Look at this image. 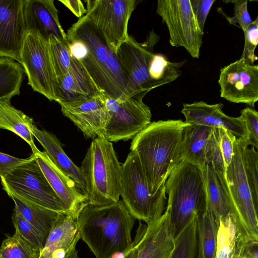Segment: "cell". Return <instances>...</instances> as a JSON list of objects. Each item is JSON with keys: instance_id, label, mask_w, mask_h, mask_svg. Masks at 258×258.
<instances>
[{"instance_id": "1", "label": "cell", "mask_w": 258, "mask_h": 258, "mask_svg": "<svg viewBox=\"0 0 258 258\" xmlns=\"http://www.w3.org/2000/svg\"><path fill=\"white\" fill-rule=\"evenodd\" d=\"M188 124L181 119L153 121L133 139L131 151L136 153L152 194L165 186L182 160L183 130Z\"/></svg>"}, {"instance_id": "2", "label": "cell", "mask_w": 258, "mask_h": 258, "mask_svg": "<svg viewBox=\"0 0 258 258\" xmlns=\"http://www.w3.org/2000/svg\"><path fill=\"white\" fill-rule=\"evenodd\" d=\"M135 220L122 200L105 205L86 203L76 217L80 238L96 258H111L132 248Z\"/></svg>"}, {"instance_id": "3", "label": "cell", "mask_w": 258, "mask_h": 258, "mask_svg": "<svg viewBox=\"0 0 258 258\" xmlns=\"http://www.w3.org/2000/svg\"><path fill=\"white\" fill-rule=\"evenodd\" d=\"M66 34L85 45V52L79 61L103 95L115 100L124 99L127 81L117 57L87 17L79 18Z\"/></svg>"}, {"instance_id": "4", "label": "cell", "mask_w": 258, "mask_h": 258, "mask_svg": "<svg viewBox=\"0 0 258 258\" xmlns=\"http://www.w3.org/2000/svg\"><path fill=\"white\" fill-rule=\"evenodd\" d=\"M247 145L250 146L247 138H236L232 160L225 174L229 216L246 245L258 243V193L245 172L243 150Z\"/></svg>"}, {"instance_id": "5", "label": "cell", "mask_w": 258, "mask_h": 258, "mask_svg": "<svg viewBox=\"0 0 258 258\" xmlns=\"http://www.w3.org/2000/svg\"><path fill=\"white\" fill-rule=\"evenodd\" d=\"M168 212L175 237L194 218L207 208V195L202 170L181 160L165 183Z\"/></svg>"}, {"instance_id": "6", "label": "cell", "mask_w": 258, "mask_h": 258, "mask_svg": "<svg viewBox=\"0 0 258 258\" xmlns=\"http://www.w3.org/2000/svg\"><path fill=\"white\" fill-rule=\"evenodd\" d=\"M87 188V203L105 205L119 201L122 169L112 143L103 136L94 139L80 167Z\"/></svg>"}, {"instance_id": "7", "label": "cell", "mask_w": 258, "mask_h": 258, "mask_svg": "<svg viewBox=\"0 0 258 258\" xmlns=\"http://www.w3.org/2000/svg\"><path fill=\"white\" fill-rule=\"evenodd\" d=\"M122 202L135 219L146 224L159 219L165 211L167 199L165 186L155 194L149 190L138 157L131 151L121 165Z\"/></svg>"}, {"instance_id": "8", "label": "cell", "mask_w": 258, "mask_h": 258, "mask_svg": "<svg viewBox=\"0 0 258 258\" xmlns=\"http://www.w3.org/2000/svg\"><path fill=\"white\" fill-rule=\"evenodd\" d=\"M0 178L3 189L8 195L33 205L71 215L50 185L33 154Z\"/></svg>"}, {"instance_id": "9", "label": "cell", "mask_w": 258, "mask_h": 258, "mask_svg": "<svg viewBox=\"0 0 258 258\" xmlns=\"http://www.w3.org/2000/svg\"><path fill=\"white\" fill-rule=\"evenodd\" d=\"M159 40L152 29L144 42H139L128 35L119 47L116 56L127 81L125 98L137 93L147 94L157 88L150 78L149 69L154 47Z\"/></svg>"}, {"instance_id": "10", "label": "cell", "mask_w": 258, "mask_h": 258, "mask_svg": "<svg viewBox=\"0 0 258 258\" xmlns=\"http://www.w3.org/2000/svg\"><path fill=\"white\" fill-rule=\"evenodd\" d=\"M20 63L32 89L49 100L55 101L57 79L50 59L48 39L37 30H26Z\"/></svg>"}, {"instance_id": "11", "label": "cell", "mask_w": 258, "mask_h": 258, "mask_svg": "<svg viewBox=\"0 0 258 258\" xmlns=\"http://www.w3.org/2000/svg\"><path fill=\"white\" fill-rule=\"evenodd\" d=\"M147 94L139 93L122 100L105 96V104L110 114L103 137L109 142L133 139L151 122L152 113L143 101Z\"/></svg>"}, {"instance_id": "12", "label": "cell", "mask_w": 258, "mask_h": 258, "mask_svg": "<svg viewBox=\"0 0 258 258\" xmlns=\"http://www.w3.org/2000/svg\"><path fill=\"white\" fill-rule=\"evenodd\" d=\"M156 13L167 27L170 45L183 47L191 57L199 58L204 32L195 18L189 0H158Z\"/></svg>"}, {"instance_id": "13", "label": "cell", "mask_w": 258, "mask_h": 258, "mask_svg": "<svg viewBox=\"0 0 258 258\" xmlns=\"http://www.w3.org/2000/svg\"><path fill=\"white\" fill-rule=\"evenodd\" d=\"M86 16L103 36L116 55L128 38L129 20L137 5L136 0H87Z\"/></svg>"}, {"instance_id": "14", "label": "cell", "mask_w": 258, "mask_h": 258, "mask_svg": "<svg viewBox=\"0 0 258 258\" xmlns=\"http://www.w3.org/2000/svg\"><path fill=\"white\" fill-rule=\"evenodd\" d=\"M218 83L221 97L254 107L258 100V66L240 58L221 69Z\"/></svg>"}, {"instance_id": "15", "label": "cell", "mask_w": 258, "mask_h": 258, "mask_svg": "<svg viewBox=\"0 0 258 258\" xmlns=\"http://www.w3.org/2000/svg\"><path fill=\"white\" fill-rule=\"evenodd\" d=\"M59 105L62 114L83 132L86 138L94 139L103 136L110 117L103 94Z\"/></svg>"}, {"instance_id": "16", "label": "cell", "mask_w": 258, "mask_h": 258, "mask_svg": "<svg viewBox=\"0 0 258 258\" xmlns=\"http://www.w3.org/2000/svg\"><path fill=\"white\" fill-rule=\"evenodd\" d=\"M134 241L137 248L136 258H171L175 246L168 212L148 224L140 222Z\"/></svg>"}, {"instance_id": "17", "label": "cell", "mask_w": 258, "mask_h": 258, "mask_svg": "<svg viewBox=\"0 0 258 258\" xmlns=\"http://www.w3.org/2000/svg\"><path fill=\"white\" fill-rule=\"evenodd\" d=\"M23 0H0V57L19 63L25 38Z\"/></svg>"}, {"instance_id": "18", "label": "cell", "mask_w": 258, "mask_h": 258, "mask_svg": "<svg viewBox=\"0 0 258 258\" xmlns=\"http://www.w3.org/2000/svg\"><path fill=\"white\" fill-rule=\"evenodd\" d=\"M50 185L66 206L69 213L76 218L87 198L75 182L51 161L45 151L38 149L32 152Z\"/></svg>"}, {"instance_id": "19", "label": "cell", "mask_w": 258, "mask_h": 258, "mask_svg": "<svg viewBox=\"0 0 258 258\" xmlns=\"http://www.w3.org/2000/svg\"><path fill=\"white\" fill-rule=\"evenodd\" d=\"M222 103L208 104L204 101L183 104L181 113L185 122L200 124L213 128H223L236 137L247 139V133L244 121L239 116L233 117L223 113Z\"/></svg>"}, {"instance_id": "20", "label": "cell", "mask_w": 258, "mask_h": 258, "mask_svg": "<svg viewBox=\"0 0 258 258\" xmlns=\"http://www.w3.org/2000/svg\"><path fill=\"white\" fill-rule=\"evenodd\" d=\"M80 239L76 218L62 214L40 251L39 258H79L76 247Z\"/></svg>"}, {"instance_id": "21", "label": "cell", "mask_w": 258, "mask_h": 258, "mask_svg": "<svg viewBox=\"0 0 258 258\" xmlns=\"http://www.w3.org/2000/svg\"><path fill=\"white\" fill-rule=\"evenodd\" d=\"M103 94L81 62L74 59L68 72L57 80L55 101L68 103Z\"/></svg>"}, {"instance_id": "22", "label": "cell", "mask_w": 258, "mask_h": 258, "mask_svg": "<svg viewBox=\"0 0 258 258\" xmlns=\"http://www.w3.org/2000/svg\"><path fill=\"white\" fill-rule=\"evenodd\" d=\"M23 12L26 30H37L46 39L50 35L67 39L53 0H23Z\"/></svg>"}, {"instance_id": "23", "label": "cell", "mask_w": 258, "mask_h": 258, "mask_svg": "<svg viewBox=\"0 0 258 258\" xmlns=\"http://www.w3.org/2000/svg\"><path fill=\"white\" fill-rule=\"evenodd\" d=\"M30 130L51 161L75 182L87 198L86 185L81 170L65 153L57 137L45 130H39L34 123L30 125Z\"/></svg>"}, {"instance_id": "24", "label": "cell", "mask_w": 258, "mask_h": 258, "mask_svg": "<svg viewBox=\"0 0 258 258\" xmlns=\"http://www.w3.org/2000/svg\"><path fill=\"white\" fill-rule=\"evenodd\" d=\"M205 180L207 208L220 222L229 215L225 175L212 164H206L202 169Z\"/></svg>"}, {"instance_id": "25", "label": "cell", "mask_w": 258, "mask_h": 258, "mask_svg": "<svg viewBox=\"0 0 258 258\" xmlns=\"http://www.w3.org/2000/svg\"><path fill=\"white\" fill-rule=\"evenodd\" d=\"M213 128L188 123L184 128L181 159L202 169L206 164L207 152Z\"/></svg>"}, {"instance_id": "26", "label": "cell", "mask_w": 258, "mask_h": 258, "mask_svg": "<svg viewBox=\"0 0 258 258\" xmlns=\"http://www.w3.org/2000/svg\"><path fill=\"white\" fill-rule=\"evenodd\" d=\"M10 98L0 99V128L14 133L26 141L32 152L38 148L34 143L30 125L33 119L14 107Z\"/></svg>"}, {"instance_id": "27", "label": "cell", "mask_w": 258, "mask_h": 258, "mask_svg": "<svg viewBox=\"0 0 258 258\" xmlns=\"http://www.w3.org/2000/svg\"><path fill=\"white\" fill-rule=\"evenodd\" d=\"M245 246L229 215L221 218L215 258H245Z\"/></svg>"}, {"instance_id": "28", "label": "cell", "mask_w": 258, "mask_h": 258, "mask_svg": "<svg viewBox=\"0 0 258 258\" xmlns=\"http://www.w3.org/2000/svg\"><path fill=\"white\" fill-rule=\"evenodd\" d=\"M14 202L15 209L36 228L47 239L62 214L51 210L26 203L12 195H8Z\"/></svg>"}, {"instance_id": "29", "label": "cell", "mask_w": 258, "mask_h": 258, "mask_svg": "<svg viewBox=\"0 0 258 258\" xmlns=\"http://www.w3.org/2000/svg\"><path fill=\"white\" fill-rule=\"evenodd\" d=\"M219 223L207 208L198 217V258L215 257Z\"/></svg>"}, {"instance_id": "30", "label": "cell", "mask_w": 258, "mask_h": 258, "mask_svg": "<svg viewBox=\"0 0 258 258\" xmlns=\"http://www.w3.org/2000/svg\"><path fill=\"white\" fill-rule=\"evenodd\" d=\"M24 75V69L19 62L0 57V99L20 95Z\"/></svg>"}, {"instance_id": "31", "label": "cell", "mask_w": 258, "mask_h": 258, "mask_svg": "<svg viewBox=\"0 0 258 258\" xmlns=\"http://www.w3.org/2000/svg\"><path fill=\"white\" fill-rule=\"evenodd\" d=\"M49 51L52 67L57 80L69 70L73 58L67 39L50 35L48 38Z\"/></svg>"}, {"instance_id": "32", "label": "cell", "mask_w": 258, "mask_h": 258, "mask_svg": "<svg viewBox=\"0 0 258 258\" xmlns=\"http://www.w3.org/2000/svg\"><path fill=\"white\" fill-rule=\"evenodd\" d=\"M197 217L194 218L175 237L171 258H196L198 250Z\"/></svg>"}, {"instance_id": "33", "label": "cell", "mask_w": 258, "mask_h": 258, "mask_svg": "<svg viewBox=\"0 0 258 258\" xmlns=\"http://www.w3.org/2000/svg\"><path fill=\"white\" fill-rule=\"evenodd\" d=\"M40 251L15 231L3 241L0 258H39Z\"/></svg>"}, {"instance_id": "34", "label": "cell", "mask_w": 258, "mask_h": 258, "mask_svg": "<svg viewBox=\"0 0 258 258\" xmlns=\"http://www.w3.org/2000/svg\"><path fill=\"white\" fill-rule=\"evenodd\" d=\"M12 220L16 232L40 250L43 248L47 239L15 209L13 210Z\"/></svg>"}, {"instance_id": "35", "label": "cell", "mask_w": 258, "mask_h": 258, "mask_svg": "<svg viewBox=\"0 0 258 258\" xmlns=\"http://www.w3.org/2000/svg\"><path fill=\"white\" fill-rule=\"evenodd\" d=\"M244 34V46L241 59L249 64L257 59L255 49L258 43V17L247 27Z\"/></svg>"}, {"instance_id": "36", "label": "cell", "mask_w": 258, "mask_h": 258, "mask_svg": "<svg viewBox=\"0 0 258 258\" xmlns=\"http://www.w3.org/2000/svg\"><path fill=\"white\" fill-rule=\"evenodd\" d=\"M206 164H213L225 175L226 168L220 147V128L213 130L208 146Z\"/></svg>"}, {"instance_id": "37", "label": "cell", "mask_w": 258, "mask_h": 258, "mask_svg": "<svg viewBox=\"0 0 258 258\" xmlns=\"http://www.w3.org/2000/svg\"><path fill=\"white\" fill-rule=\"evenodd\" d=\"M240 117L244 121L247 133V139L250 145L258 148V113L249 107L241 111Z\"/></svg>"}, {"instance_id": "38", "label": "cell", "mask_w": 258, "mask_h": 258, "mask_svg": "<svg viewBox=\"0 0 258 258\" xmlns=\"http://www.w3.org/2000/svg\"><path fill=\"white\" fill-rule=\"evenodd\" d=\"M231 2L234 4V15L228 19V21L231 24H239L244 32L253 21L247 10V0H235Z\"/></svg>"}, {"instance_id": "39", "label": "cell", "mask_w": 258, "mask_h": 258, "mask_svg": "<svg viewBox=\"0 0 258 258\" xmlns=\"http://www.w3.org/2000/svg\"><path fill=\"white\" fill-rule=\"evenodd\" d=\"M236 137L230 132L220 128V147L226 168L230 164L233 155V145Z\"/></svg>"}, {"instance_id": "40", "label": "cell", "mask_w": 258, "mask_h": 258, "mask_svg": "<svg viewBox=\"0 0 258 258\" xmlns=\"http://www.w3.org/2000/svg\"><path fill=\"white\" fill-rule=\"evenodd\" d=\"M189 1L199 27L204 32L207 17L215 0H189Z\"/></svg>"}, {"instance_id": "41", "label": "cell", "mask_w": 258, "mask_h": 258, "mask_svg": "<svg viewBox=\"0 0 258 258\" xmlns=\"http://www.w3.org/2000/svg\"><path fill=\"white\" fill-rule=\"evenodd\" d=\"M26 159L18 158L0 152V177L23 163Z\"/></svg>"}, {"instance_id": "42", "label": "cell", "mask_w": 258, "mask_h": 258, "mask_svg": "<svg viewBox=\"0 0 258 258\" xmlns=\"http://www.w3.org/2000/svg\"><path fill=\"white\" fill-rule=\"evenodd\" d=\"M59 2L64 5L77 17H82L87 13L83 2L80 0H59Z\"/></svg>"}, {"instance_id": "43", "label": "cell", "mask_w": 258, "mask_h": 258, "mask_svg": "<svg viewBox=\"0 0 258 258\" xmlns=\"http://www.w3.org/2000/svg\"><path fill=\"white\" fill-rule=\"evenodd\" d=\"M137 248L136 243L133 241V246L129 250L119 254H117L111 258H136Z\"/></svg>"}, {"instance_id": "44", "label": "cell", "mask_w": 258, "mask_h": 258, "mask_svg": "<svg viewBox=\"0 0 258 258\" xmlns=\"http://www.w3.org/2000/svg\"><path fill=\"white\" fill-rule=\"evenodd\" d=\"M257 244L246 245L245 258H258Z\"/></svg>"}]
</instances>
